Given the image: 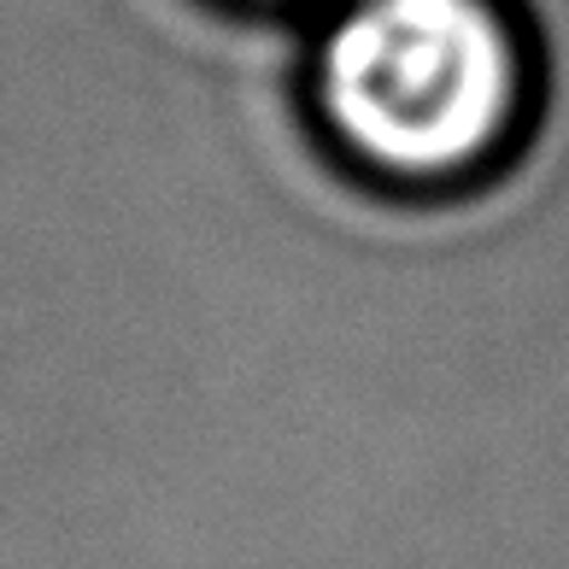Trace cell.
<instances>
[{"instance_id": "cell-1", "label": "cell", "mask_w": 569, "mask_h": 569, "mask_svg": "<svg viewBox=\"0 0 569 569\" xmlns=\"http://www.w3.org/2000/svg\"><path fill=\"white\" fill-rule=\"evenodd\" d=\"M311 112L335 153L376 182L470 188L529 130V30L505 0H347L311 30Z\"/></svg>"}, {"instance_id": "cell-2", "label": "cell", "mask_w": 569, "mask_h": 569, "mask_svg": "<svg viewBox=\"0 0 569 569\" xmlns=\"http://www.w3.org/2000/svg\"><path fill=\"white\" fill-rule=\"evenodd\" d=\"M252 7H277L282 12V7H300V0H252Z\"/></svg>"}]
</instances>
